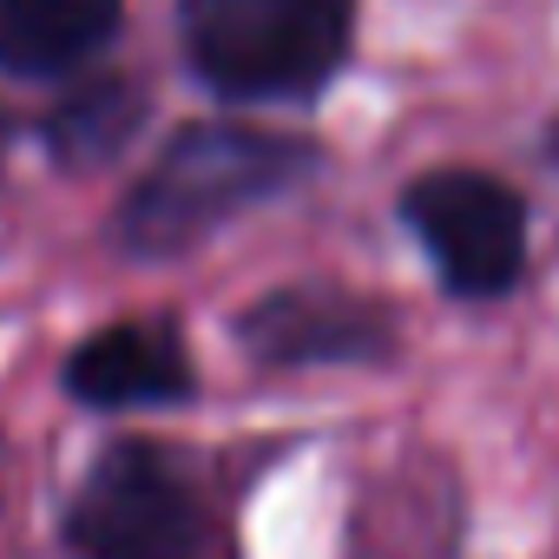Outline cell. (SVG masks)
<instances>
[{"mask_svg": "<svg viewBox=\"0 0 559 559\" xmlns=\"http://www.w3.org/2000/svg\"><path fill=\"white\" fill-rule=\"evenodd\" d=\"M317 171H323V145L310 132L257 126V119H191L132 178V191L106 224V243L126 263H171L211 243L230 217L304 191Z\"/></svg>", "mask_w": 559, "mask_h": 559, "instance_id": "6da1fadb", "label": "cell"}, {"mask_svg": "<svg viewBox=\"0 0 559 559\" xmlns=\"http://www.w3.org/2000/svg\"><path fill=\"white\" fill-rule=\"evenodd\" d=\"M67 559H243L217 487L152 435L106 441L60 513Z\"/></svg>", "mask_w": 559, "mask_h": 559, "instance_id": "7a4b0ae2", "label": "cell"}, {"mask_svg": "<svg viewBox=\"0 0 559 559\" xmlns=\"http://www.w3.org/2000/svg\"><path fill=\"white\" fill-rule=\"evenodd\" d=\"M178 47L230 106L317 99L356 47V0H178Z\"/></svg>", "mask_w": 559, "mask_h": 559, "instance_id": "3957f363", "label": "cell"}, {"mask_svg": "<svg viewBox=\"0 0 559 559\" xmlns=\"http://www.w3.org/2000/svg\"><path fill=\"white\" fill-rule=\"evenodd\" d=\"M402 230L421 243L454 304H500L526 276V198L480 165H435L395 198Z\"/></svg>", "mask_w": 559, "mask_h": 559, "instance_id": "277c9868", "label": "cell"}, {"mask_svg": "<svg viewBox=\"0 0 559 559\" xmlns=\"http://www.w3.org/2000/svg\"><path fill=\"white\" fill-rule=\"evenodd\" d=\"M230 343L257 369H382L402 349V310L336 276H304L250 297L230 317Z\"/></svg>", "mask_w": 559, "mask_h": 559, "instance_id": "5b68a950", "label": "cell"}, {"mask_svg": "<svg viewBox=\"0 0 559 559\" xmlns=\"http://www.w3.org/2000/svg\"><path fill=\"white\" fill-rule=\"evenodd\" d=\"M60 389L93 415H132V408H185L198 395V362L178 330V317H119L99 323L86 343H73Z\"/></svg>", "mask_w": 559, "mask_h": 559, "instance_id": "8992f818", "label": "cell"}, {"mask_svg": "<svg viewBox=\"0 0 559 559\" xmlns=\"http://www.w3.org/2000/svg\"><path fill=\"white\" fill-rule=\"evenodd\" d=\"M126 27V0H0V73L73 80Z\"/></svg>", "mask_w": 559, "mask_h": 559, "instance_id": "52a82bcc", "label": "cell"}, {"mask_svg": "<svg viewBox=\"0 0 559 559\" xmlns=\"http://www.w3.org/2000/svg\"><path fill=\"white\" fill-rule=\"evenodd\" d=\"M152 112V93L126 73H93L80 86H67L40 119H34V139L47 145V158L60 171H106L132 152L139 126Z\"/></svg>", "mask_w": 559, "mask_h": 559, "instance_id": "ba28073f", "label": "cell"}, {"mask_svg": "<svg viewBox=\"0 0 559 559\" xmlns=\"http://www.w3.org/2000/svg\"><path fill=\"white\" fill-rule=\"evenodd\" d=\"M14 139H21V112L0 106V185H8V158H14Z\"/></svg>", "mask_w": 559, "mask_h": 559, "instance_id": "9c48e42d", "label": "cell"}, {"mask_svg": "<svg viewBox=\"0 0 559 559\" xmlns=\"http://www.w3.org/2000/svg\"><path fill=\"white\" fill-rule=\"evenodd\" d=\"M539 158H546V165H552V171H559V119H552V126H546V132H539Z\"/></svg>", "mask_w": 559, "mask_h": 559, "instance_id": "30bf717a", "label": "cell"}]
</instances>
